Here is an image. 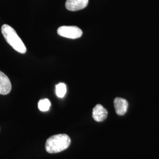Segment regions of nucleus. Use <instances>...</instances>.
I'll list each match as a JSON object with an SVG mask.
<instances>
[{
    "mask_svg": "<svg viewBox=\"0 0 159 159\" xmlns=\"http://www.w3.org/2000/svg\"><path fill=\"white\" fill-rule=\"evenodd\" d=\"M71 139L66 134H60L49 137L46 143V151L49 153H57L69 147Z\"/></svg>",
    "mask_w": 159,
    "mask_h": 159,
    "instance_id": "1",
    "label": "nucleus"
},
{
    "mask_svg": "<svg viewBox=\"0 0 159 159\" xmlns=\"http://www.w3.org/2000/svg\"><path fill=\"white\" fill-rule=\"evenodd\" d=\"M1 33L6 41L17 52L21 54H25L27 48L22 40L18 36L15 30L7 24H4L1 27Z\"/></svg>",
    "mask_w": 159,
    "mask_h": 159,
    "instance_id": "2",
    "label": "nucleus"
},
{
    "mask_svg": "<svg viewBox=\"0 0 159 159\" xmlns=\"http://www.w3.org/2000/svg\"><path fill=\"white\" fill-rule=\"evenodd\" d=\"M57 33L65 38L76 39L81 37L83 32L76 26H61L57 30Z\"/></svg>",
    "mask_w": 159,
    "mask_h": 159,
    "instance_id": "3",
    "label": "nucleus"
},
{
    "mask_svg": "<svg viewBox=\"0 0 159 159\" xmlns=\"http://www.w3.org/2000/svg\"><path fill=\"white\" fill-rule=\"evenodd\" d=\"M89 0H67L66 8L71 11H76L85 8L88 5Z\"/></svg>",
    "mask_w": 159,
    "mask_h": 159,
    "instance_id": "4",
    "label": "nucleus"
},
{
    "mask_svg": "<svg viewBox=\"0 0 159 159\" xmlns=\"http://www.w3.org/2000/svg\"><path fill=\"white\" fill-rule=\"evenodd\" d=\"M11 90V83L6 74L0 71V94L7 95Z\"/></svg>",
    "mask_w": 159,
    "mask_h": 159,
    "instance_id": "5",
    "label": "nucleus"
},
{
    "mask_svg": "<svg viewBox=\"0 0 159 159\" xmlns=\"http://www.w3.org/2000/svg\"><path fill=\"white\" fill-rule=\"evenodd\" d=\"M116 112L119 116L125 115L128 109L129 104L127 101L123 98L117 97L114 100Z\"/></svg>",
    "mask_w": 159,
    "mask_h": 159,
    "instance_id": "6",
    "label": "nucleus"
},
{
    "mask_svg": "<svg viewBox=\"0 0 159 159\" xmlns=\"http://www.w3.org/2000/svg\"><path fill=\"white\" fill-rule=\"evenodd\" d=\"M107 110L100 104L96 105L93 110V118L97 122H101L107 118Z\"/></svg>",
    "mask_w": 159,
    "mask_h": 159,
    "instance_id": "7",
    "label": "nucleus"
},
{
    "mask_svg": "<svg viewBox=\"0 0 159 159\" xmlns=\"http://www.w3.org/2000/svg\"><path fill=\"white\" fill-rule=\"evenodd\" d=\"M67 92V86L63 83H60L56 85V93L58 97L63 98Z\"/></svg>",
    "mask_w": 159,
    "mask_h": 159,
    "instance_id": "8",
    "label": "nucleus"
},
{
    "mask_svg": "<svg viewBox=\"0 0 159 159\" xmlns=\"http://www.w3.org/2000/svg\"><path fill=\"white\" fill-rule=\"evenodd\" d=\"M51 106V102L47 98L40 100L38 103V107L41 111H47L49 110Z\"/></svg>",
    "mask_w": 159,
    "mask_h": 159,
    "instance_id": "9",
    "label": "nucleus"
}]
</instances>
